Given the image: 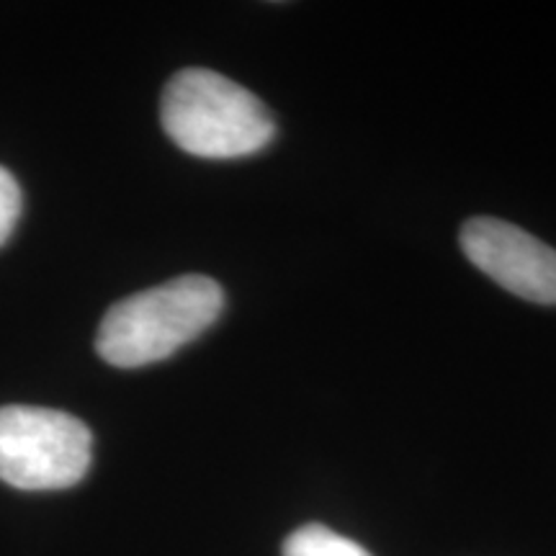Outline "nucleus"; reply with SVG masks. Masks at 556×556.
Instances as JSON below:
<instances>
[{
    "instance_id": "obj_1",
    "label": "nucleus",
    "mask_w": 556,
    "mask_h": 556,
    "mask_svg": "<svg viewBox=\"0 0 556 556\" xmlns=\"http://www.w3.org/2000/svg\"><path fill=\"white\" fill-rule=\"evenodd\" d=\"M225 291L208 276H178L116 302L96 332V351L116 368H139L173 356L217 323Z\"/></svg>"
},
{
    "instance_id": "obj_2",
    "label": "nucleus",
    "mask_w": 556,
    "mask_h": 556,
    "mask_svg": "<svg viewBox=\"0 0 556 556\" xmlns=\"http://www.w3.org/2000/svg\"><path fill=\"white\" fill-rule=\"evenodd\" d=\"M160 122L180 150L208 160L253 155L276 131L270 111L248 88L204 67L173 75L160 101Z\"/></svg>"
},
{
    "instance_id": "obj_3",
    "label": "nucleus",
    "mask_w": 556,
    "mask_h": 556,
    "mask_svg": "<svg viewBox=\"0 0 556 556\" xmlns=\"http://www.w3.org/2000/svg\"><path fill=\"white\" fill-rule=\"evenodd\" d=\"M93 435L52 407H0V479L16 490H67L88 475Z\"/></svg>"
},
{
    "instance_id": "obj_4",
    "label": "nucleus",
    "mask_w": 556,
    "mask_h": 556,
    "mask_svg": "<svg viewBox=\"0 0 556 556\" xmlns=\"http://www.w3.org/2000/svg\"><path fill=\"white\" fill-rule=\"evenodd\" d=\"M458 240L464 255L510 294L556 304V250L546 242L495 217L469 219Z\"/></svg>"
},
{
    "instance_id": "obj_5",
    "label": "nucleus",
    "mask_w": 556,
    "mask_h": 556,
    "mask_svg": "<svg viewBox=\"0 0 556 556\" xmlns=\"http://www.w3.org/2000/svg\"><path fill=\"white\" fill-rule=\"evenodd\" d=\"M281 556H371L364 546L323 523L296 528L283 541Z\"/></svg>"
},
{
    "instance_id": "obj_6",
    "label": "nucleus",
    "mask_w": 556,
    "mask_h": 556,
    "mask_svg": "<svg viewBox=\"0 0 556 556\" xmlns=\"http://www.w3.org/2000/svg\"><path fill=\"white\" fill-rule=\"evenodd\" d=\"M21 189L16 178L0 165V245L11 238L13 227L21 217Z\"/></svg>"
}]
</instances>
